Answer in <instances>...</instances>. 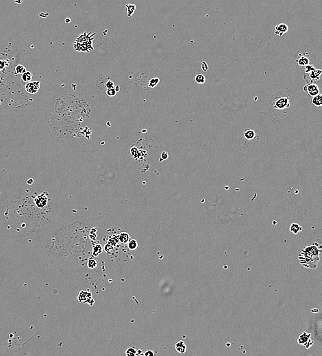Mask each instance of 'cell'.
I'll use <instances>...</instances> for the list:
<instances>
[{"label":"cell","mask_w":322,"mask_h":356,"mask_svg":"<svg viewBox=\"0 0 322 356\" xmlns=\"http://www.w3.org/2000/svg\"><path fill=\"white\" fill-rule=\"evenodd\" d=\"M95 33L84 32L80 36L76 38V41L74 43V48L77 51L82 52H88L93 51L94 48L93 47V40L95 36Z\"/></svg>","instance_id":"6da1fadb"},{"label":"cell","mask_w":322,"mask_h":356,"mask_svg":"<svg viewBox=\"0 0 322 356\" xmlns=\"http://www.w3.org/2000/svg\"><path fill=\"white\" fill-rule=\"evenodd\" d=\"M272 107L275 109L283 110L290 106L289 98V97H278L275 99L272 103Z\"/></svg>","instance_id":"7a4b0ae2"},{"label":"cell","mask_w":322,"mask_h":356,"mask_svg":"<svg viewBox=\"0 0 322 356\" xmlns=\"http://www.w3.org/2000/svg\"><path fill=\"white\" fill-rule=\"evenodd\" d=\"M25 91L28 93L30 94H35L39 91L40 88V82L39 81H34V82H29L26 84L25 86Z\"/></svg>","instance_id":"3957f363"},{"label":"cell","mask_w":322,"mask_h":356,"mask_svg":"<svg viewBox=\"0 0 322 356\" xmlns=\"http://www.w3.org/2000/svg\"><path fill=\"white\" fill-rule=\"evenodd\" d=\"M304 90L312 97L319 94V88L318 86L313 83L307 84L306 86H305Z\"/></svg>","instance_id":"277c9868"},{"label":"cell","mask_w":322,"mask_h":356,"mask_svg":"<svg viewBox=\"0 0 322 356\" xmlns=\"http://www.w3.org/2000/svg\"><path fill=\"white\" fill-rule=\"evenodd\" d=\"M288 30L289 27L287 25L285 24V23H280V24L276 25L275 27V34L277 35V36H281L285 34L286 32H287Z\"/></svg>","instance_id":"5b68a950"},{"label":"cell","mask_w":322,"mask_h":356,"mask_svg":"<svg viewBox=\"0 0 322 356\" xmlns=\"http://www.w3.org/2000/svg\"><path fill=\"white\" fill-rule=\"evenodd\" d=\"M176 350L180 353H184L187 351V346L183 340H180L176 344Z\"/></svg>","instance_id":"8992f818"},{"label":"cell","mask_w":322,"mask_h":356,"mask_svg":"<svg viewBox=\"0 0 322 356\" xmlns=\"http://www.w3.org/2000/svg\"><path fill=\"white\" fill-rule=\"evenodd\" d=\"M312 103L316 107H321L322 106V95L321 94H318V95L315 96L312 99Z\"/></svg>","instance_id":"52a82bcc"},{"label":"cell","mask_w":322,"mask_h":356,"mask_svg":"<svg viewBox=\"0 0 322 356\" xmlns=\"http://www.w3.org/2000/svg\"><path fill=\"white\" fill-rule=\"evenodd\" d=\"M130 240V235H129L128 233L121 232V234L119 235V242H121V243L126 244L128 243Z\"/></svg>","instance_id":"ba28073f"},{"label":"cell","mask_w":322,"mask_h":356,"mask_svg":"<svg viewBox=\"0 0 322 356\" xmlns=\"http://www.w3.org/2000/svg\"><path fill=\"white\" fill-rule=\"evenodd\" d=\"M244 136L247 140H252L256 137V132L251 129H247L244 132Z\"/></svg>","instance_id":"9c48e42d"},{"label":"cell","mask_w":322,"mask_h":356,"mask_svg":"<svg viewBox=\"0 0 322 356\" xmlns=\"http://www.w3.org/2000/svg\"><path fill=\"white\" fill-rule=\"evenodd\" d=\"M322 74V70L321 69H315L312 70L311 72L309 73L310 78L312 80H319V75Z\"/></svg>","instance_id":"30bf717a"},{"label":"cell","mask_w":322,"mask_h":356,"mask_svg":"<svg viewBox=\"0 0 322 356\" xmlns=\"http://www.w3.org/2000/svg\"><path fill=\"white\" fill-rule=\"evenodd\" d=\"M296 62H297V65L300 66V67H306V65H309L310 61L309 59L306 57V56H301L300 59L296 60Z\"/></svg>","instance_id":"8fae6325"},{"label":"cell","mask_w":322,"mask_h":356,"mask_svg":"<svg viewBox=\"0 0 322 356\" xmlns=\"http://www.w3.org/2000/svg\"><path fill=\"white\" fill-rule=\"evenodd\" d=\"M126 7L127 8V16L128 17H131L136 10V6L135 4H126Z\"/></svg>","instance_id":"7c38bea8"},{"label":"cell","mask_w":322,"mask_h":356,"mask_svg":"<svg viewBox=\"0 0 322 356\" xmlns=\"http://www.w3.org/2000/svg\"><path fill=\"white\" fill-rule=\"evenodd\" d=\"M32 78V75L30 72L29 71H26L25 72L24 74H23L22 75V76H21V79L23 82H29L31 81V80Z\"/></svg>","instance_id":"4fadbf2b"},{"label":"cell","mask_w":322,"mask_h":356,"mask_svg":"<svg viewBox=\"0 0 322 356\" xmlns=\"http://www.w3.org/2000/svg\"><path fill=\"white\" fill-rule=\"evenodd\" d=\"M194 80H195V82H196V83H197V84H202L205 83L206 78H205V77H204V75L198 74V75H197L196 77H195Z\"/></svg>","instance_id":"5bb4252c"},{"label":"cell","mask_w":322,"mask_h":356,"mask_svg":"<svg viewBox=\"0 0 322 356\" xmlns=\"http://www.w3.org/2000/svg\"><path fill=\"white\" fill-rule=\"evenodd\" d=\"M138 243L137 241L135 239H132L129 240L128 242V247L130 250H135L137 248Z\"/></svg>","instance_id":"9a60e30c"},{"label":"cell","mask_w":322,"mask_h":356,"mask_svg":"<svg viewBox=\"0 0 322 356\" xmlns=\"http://www.w3.org/2000/svg\"><path fill=\"white\" fill-rule=\"evenodd\" d=\"M137 350L135 347H130L127 349L126 351V355L127 356H135L137 355Z\"/></svg>","instance_id":"2e32d148"},{"label":"cell","mask_w":322,"mask_h":356,"mask_svg":"<svg viewBox=\"0 0 322 356\" xmlns=\"http://www.w3.org/2000/svg\"><path fill=\"white\" fill-rule=\"evenodd\" d=\"M15 71H16V73L17 74H24L25 72H26L27 71L25 69V68L23 67V66L21 65H19L16 67L15 68Z\"/></svg>","instance_id":"e0dca14e"},{"label":"cell","mask_w":322,"mask_h":356,"mask_svg":"<svg viewBox=\"0 0 322 356\" xmlns=\"http://www.w3.org/2000/svg\"><path fill=\"white\" fill-rule=\"evenodd\" d=\"M102 246H101L100 245H96L95 247H94L93 248V254L95 256H98L99 254H100L102 253Z\"/></svg>","instance_id":"ac0fdd59"},{"label":"cell","mask_w":322,"mask_h":356,"mask_svg":"<svg viewBox=\"0 0 322 356\" xmlns=\"http://www.w3.org/2000/svg\"><path fill=\"white\" fill-rule=\"evenodd\" d=\"M116 94H117V91H116V90H115V87L114 88L107 89L106 95L109 97H112L115 96L116 95Z\"/></svg>","instance_id":"d6986e66"},{"label":"cell","mask_w":322,"mask_h":356,"mask_svg":"<svg viewBox=\"0 0 322 356\" xmlns=\"http://www.w3.org/2000/svg\"><path fill=\"white\" fill-rule=\"evenodd\" d=\"M159 81H160V80H159L158 78H153V79H152L149 81V84H148V86H149V87H151V88H153V87L156 86L157 85V84H158Z\"/></svg>","instance_id":"ffe728a7"},{"label":"cell","mask_w":322,"mask_h":356,"mask_svg":"<svg viewBox=\"0 0 322 356\" xmlns=\"http://www.w3.org/2000/svg\"><path fill=\"white\" fill-rule=\"evenodd\" d=\"M96 266H97V262H96L94 259H90V260H88V266L90 268H94L96 267Z\"/></svg>","instance_id":"44dd1931"},{"label":"cell","mask_w":322,"mask_h":356,"mask_svg":"<svg viewBox=\"0 0 322 356\" xmlns=\"http://www.w3.org/2000/svg\"><path fill=\"white\" fill-rule=\"evenodd\" d=\"M105 86H106V88L107 89L111 88H114V82H112V81H111V80H109L106 82Z\"/></svg>","instance_id":"7402d4cb"},{"label":"cell","mask_w":322,"mask_h":356,"mask_svg":"<svg viewBox=\"0 0 322 356\" xmlns=\"http://www.w3.org/2000/svg\"><path fill=\"white\" fill-rule=\"evenodd\" d=\"M156 354V353L155 352L154 350H153V349H147L144 353V355L146 356H153Z\"/></svg>","instance_id":"603a6c76"},{"label":"cell","mask_w":322,"mask_h":356,"mask_svg":"<svg viewBox=\"0 0 322 356\" xmlns=\"http://www.w3.org/2000/svg\"><path fill=\"white\" fill-rule=\"evenodd\" d=\"M314 69H315V68H314L313 66H312V65H308L306 66V67H305V72H306V73H309V74L310 72H311L312 71L314 70Z\"/></svg>","instance_id":"cb8c5ba5"},{"label":"cell","mask_w":322,"mask_h":356,"mask_svg":"<svg viewBox=\"0 0 322 356\" xmlns=\"http://www.w3.org/2000/svg\"><path fill=\"white\" fill-rule=\"evenodd\" d=\"M201 69H202L203 71H206L208 69V65L207 63L206 62H202V65H201Z\"/></svg>","instance_id":"d4e9b609"},{"label":"cell","mask_w":322,"mask_h":356,"mask_svg":"<svg viewBox=\"0 0 322 356\" xmlns=\"http://www.w3.org/2000/svg\"><path fill=\"white\" fill-rule=\"evenodd\" d=\"M161 158L163 160H167L168 158V154L167 152H163V153L161 154Z\"/></svg>","instance_id":"484cf974"},{"label":"cell","mask_w":322,"mask_h":356,"mask_svg":"<svg viewBox=\"0 0 322 356\" xmlns=\"http://www.w3.org/2000/svg\"><path fill=\"white\" fill-rule=\"evenodd\" d=\"M5 67V62L3 60H0V70L3 69Z\"/></svg>","instance_id":"4316f807"},{"label":"cell","mask_w":322,"mask_h":356,"mask_svg":"<svg viewBox=\"0 0 322 356\" xmlns=\"http://www.w3.org/2000/svg\"><path fill=\"white\" fill-rule=\"evenodd\" d=\"M33 183H34V180H33V179H32V178H30V179H29V180H27V184H28L32 185Z\"/></svg>","instance_id":"83f0119b"},{"label":"cell","mask_w":322,"mask_h":356,"mask_svg":"<svg viewBox=\"0 0 322 356\" xmlns=\"http://www.w3.org/2000/svg\"><path fill=\"white\" fill-rule=\"evenodd\" d=\"M141 353H142V350H141V349H139V350H137V355H140V354H141Z\"/></svg>","instance_id":"f1b7e54d"},{"label":"cell","mask_w":322,"mask_h":356,"mask_svg":"<svg viewBox=\"0 0 322 356\" xmlns=\"http://www.w3.org/2000/svg\"><path fill=\"white\" fill-rule=\"evenodd\" d=\"M115 90H116V91H117V92H118L119 91V86H117L116 87H115Z\"/></svg>","instance_id":"f546056e"}]
</instances>
